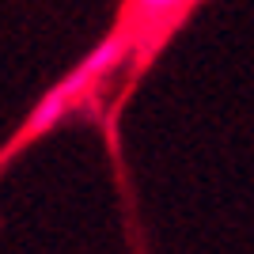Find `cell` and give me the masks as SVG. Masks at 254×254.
Instances as JSON below:
<instances>
[{"instance_id":"6da1fadb","label":"cell","mask_w":254,"mask_h":254,"mask_svg":"<svg viewBox=\"0 0 254 254\" xmlns=\"http://www.w3.org/2000/svg\"><path fill=\"white\" fill-rule=\"evenodd\" d=\"M84 87H91V80H87L80 68L76 72H68L61 80V84L53 87L50 95L42 99V103L34 106V114H31V122H27V133H42V129H50L53 122H61L64 114H68V106L76 103V95L84 91Z\"/></svg>"},{"instance_id":"7a4b0ae2","label":"cell","mask_w":254,"mask_h":254,"mask_svg":"<svg viewBox=\"0 0 254 254\" xmlns=\"http://www.w3.org/2000/svg\"><path fill=\"white\" fill-rule=\"evenodd\" d=\"M190 0H129V11H133V19L137 27H159V23H167L171 15H179Z\"/></svg>"}]
</instances>
